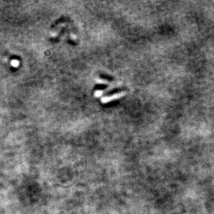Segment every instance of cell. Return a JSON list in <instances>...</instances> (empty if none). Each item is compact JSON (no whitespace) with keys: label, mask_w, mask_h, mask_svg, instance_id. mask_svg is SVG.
I'll return each mask as SVG.
<instances>
[{"label":"cell","mask_w":214,"mask_h":214,"mask_svg":"<svg viewBox=\"0 0 214 214\" xmlns=\"http://www.w3.org/2000/svg\"><path fill=\"white\" fill-rule=\"evenodd\" d=\"M96 81H97L99 83H101V84H108L109 83V82L106 81V80H102V79H100V78L96 80Z\"/></svg>","instance_id":"2"},{"label":"cell","mask_w":214,"mask_h":214,"mask_svg":"<svg viewBox=\"0 0 214 214\" xmlns=\"http://www.w3.org/2000/svg\"><path fill=\"white\" fill-rule=\"evenodd\" d=\"M126 95V92H119V93L115 94H113L112 96H106V97L103 98L101 99V102L103 103H108L111 102V101H115V100H117L121 99V98L124 97V96Z\"/></svg>","instance_id":"1"}]
</instances>
